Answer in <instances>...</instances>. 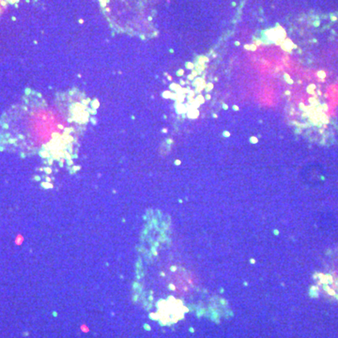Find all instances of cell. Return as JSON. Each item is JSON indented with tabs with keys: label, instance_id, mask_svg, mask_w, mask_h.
I'll list each match as a JSON object with an SVG mask.
<instances>
[{
	"label": "cell",
	"instance_id": "obj_2",
	"mask_svg": "<svg viewBox=\"0 0 338 338\" xmlns=\"http://www.w3.org/2000/svg\"><path fill=\"white\" fill-rule=\"evenodd\" d=\"M6 15H8V8L0 4V26L4 25V19H6Z\"/></svg>",
	"mask_w": 338,
	"mask_h": 338
},
{
	"label": "cell",
	"instance_id": "obj_1",
	"mask_svg": "<svg viewBox=\"0 0 338 338\" xmlns=\"http://www.w3.org/2000/svg\"><path fill=\"white\" fill-rule=\"evenodd\" d=\"M107 205L100 216L77 182L51 178L40 201L0 231V301L77 308L104 321L147 312L188 218L154 177L115 186Z\"/></svg>",
	"mask_w": 338,
	"mask_h": 338
}]
</instances>
